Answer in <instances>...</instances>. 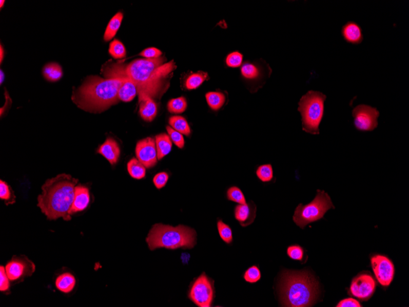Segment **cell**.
I'll return each mask as SVG.
<instances>
[{
    "mask_svg": "<svg viewBox=\"0 0 409 307\" xmlns=\"http://www.w3.org/2000/svg\"><path fill=\"white\" fill-rule=\"evenodd\" d=\"M157 104L152 98H146L139 103V114L145 121H153L157 115Z\"/></svg>",
    "mask_w": 409,
    "mask_h": 307,
    "instance_id": "obj_19",
    "label": "cell"
},
{
    "mask_svg": "<svg viewBox=\"0 0 409 307\" xmlns=\"http://www.w3.org/2000/svg\"><path fill=\"white\" fill-rule=\"evenodd\" d=\"M379 110L375 107L361 104L353 110L354 126L358 131H372L378 126Z\"/></svg>",
    "mask_w": 409,
    "mask_h": 307,
    "instance_id": "obj_10",
    "label": "cell"
},
{
    "mask_svg": "<svg viewBox=\"0 0 409 307\" xmlns=\"http://www.w3.org/2000/svg\"><path fill=\"white\" fill-rule=\"evenodd\" d=\"M169 176L166 172H160L157 174L153 178V183L158 189H161L166 185Z\"/></svg>",
    "mask_w": 409,
    "mask_h": 307,
    "instance_id": "obj_40",
    "label": "cell"
},
{
    "mask_svg": "<svg viewBox=\"0 0 409 307\" xmlns=\"http://www.w3.org/2000/svg\"><path fill=\"white\" fill-rule=\"evenodd\" d=\"M287 254L288 257L294 260L303 261L304 258V250L300 245H291L288 246L287 250Z\"/></svg>",
    "mask_w": 409,
    "mask_h": 307,
    "instance_id": "obj_38",
    "label": "cell"
},
{
    "mask_svg": "<svg viewBox=\"0 0 409 307\" xmlns=\"http://www.w3.org/2000/svg\"><path fill=\"white\" fill-rule=\"evenodd\" d=\"M206 100L211 109L217 111L223 107L226 101V97L220 91H210L205 94Z\"/></svg>",
    "mask_w": 409,
    "mask_h": 307,
    "instance_id": "obj_25",
    "label": "cell"
},
{
    "mask_svg": "<svg viewBox=\"0 0 409 307\" xmlns=\"http://www.w3.org/2000/svg\"><path fill=\"white\" fill-rule=\"evenodd\" d=\"M177 68L175 62L165 63V58L138 59L127 65L113 64L104 71L106 79L126 78L137 87L139 102L147 98L159 100L166 92L168 78Z\"/></svg>",
    "mask_w": 409,
    "mask_h": 307,
    "instance_id": "obj_1",
    "label": "cell"
},
{
    "mask_svg": "<svg viewBox=\"0 0 409 307\" xmlns=\"http://www.w3.org/2000/svg\"><path fill=\"white\" fill-rule=\"evenodd\" d=\"M5 269L10 281H19L31 277L35 272L36 266L26 256H21L12 258L6 264Z\"/></svg>",
    "mask_w": 409,
    "mask_h": 307,
    "instance_id": "obj_11",
    "label": "cell"
},
{
    "mask_svg": "<svg viewBox=\"0 0 409 307\" xmlns=\"http://www.w3.org/2000/svg\"><path fill=\"white\" fill-rule=\"evenodd\" d=\"M169 125L176 131L183 135L189 136L191 135V128L187 120L183 117L174 116L169 119Z\"/></svg>",
    "mask_w": 409,
    "mask_h": 307,
    "instance_id": "obj_28",
    "label": "cell"
},
{
    "mask_svg": "<svg viewBox=\"0 0 409 307\" xmlns=\"http://www.w3.org/2000/svg\"><path fill=\"white\" fill-rule=\"evenodd\" d=\"M210 79L207 72L198 71L195 73H189L184 79V88L186 90H192L198 88L206 81Z\"/></svg>",
    "mask_w": 409,
    "mask_h": 307,
    "instance_id": "obj_20",
    "label": "cell"
},
{
    "mask_svg": "<svg viewBox=\"0 0 409 307\" xmlns=\"http://www.w3.org/2000/svg\"><path fill=\"white\" fill-rule=\"evenodd\" d=\"M376 287V281L372 275L363 273L358 275L352 281L349 291L353 296L366 301L372 297Z\"/></svg>",
    "mask_w": 409,
    "mask_h": 307,
    "instance_id": "obj_13",
    "label": "cell"
},
{
    "mask_svg": "<svg viewBox=\"0 0 409 307\" xmlns=\"http://www.w3.org/2000/svg\"><path fill=\"white\" fill-rule=\"evenodd\" d=\"M109 52L110 55L115 59L124 58L126 54L124 45L117 40H115L110 43Z\"/></svg>",
    "mask_w": 409,
    "mask_h": 307,
    "instance_id": "obj_31",
    "label": "cell"
},
{
    "mask_svg": "<svg viewBox=\"0 0 409 307\" xmlns=\"http://www.w3.org/2000/svg\"><path fill=\"white\" fill-rule=\"evenodd\" d=\"M5 1H3V0H1L0 1V8H2L3 7V5L5 4Z\"/></svg>",
    "mask_w": 409,
    "mask_h": 307,
    "instance_id": "obj_45",
    "label": "cell"
},
{
    "mask_svg": "<svg viewBox=\"0 0 409 307\" xmlns=\"http://www.w3.org/2000/svg\"><path fill=\"white\" fill-rule=\"evenodd\" d=\"M140 55L148 59H158L161 57L162 52L155 47H150L143 50Z\"/></svg>",
    "mask_w": 409,
    "mask_h": 307,
    "instance_id": "obj_41",
    "label": "cell"
},
{
    "mask_svg": "<svg viewBox=\"0 0 409 307\" xmlns=\"http://www.w3.org/2000/svg\"><path fill=\"white\" fill-rule=\"evenodd\" d=\"M123 18V14L121 12H118L114 15L108 24L105 33H104V41H109L116 35L117 31L121 26Z\"/></svg>",
    "mask_w": 409,
    "mask_h": 307,
    "instance_id": "obj_24",
    "label": "cell"
},
{
    "mask_svg": "<svg viewBox=\"0 0 409 307\" xmlns=\"http://www.w3.org/2000/svg\"><path fill=\"white\" fill-rule=\"evenodd\" d=\"M187 108V101L183 97L171 100L167 104L168 110L172 113H182L185 111Z\"/></svg>",
    "mask_w": 409,
    "mask_h": 307,
    "instance_id": "obj_29",
    "label": "cell"
},
{
    "mask_svg": "<svg viewBox=\"0 0 409 307\" xmlns=\"http://www.w3.org/2000/svg\"><path fill=\"white\" fill-rule=\"evenodd\" d=\"M0 198L4 200L6 205L13 204L15 202V196L13 190L5 182L0 181Z\"/></svg>",
    "mask_w": 409,
    "mask_h": 307,
    "instance_id": "obj_30",
    "label": "cell"
},
{
    "mask_svg": "<svg viewBox=\"0 0 409 307\" xmlns=\"http://www.w3.org/2000/svg\"><path fill=\"white\" fill-rule=\"evenodd\" d=\"M281 299L285 306H311L318 296V284L307 271H287L282 276Z\"/></svg>",
    "mask_w": 409,
    "mask_h": 307,
    "instance_id": "obj_4",
    "label": "cell"
},
{
    "mask_svg": "<svg viewBox=\"0 0 409 307\" xmlns=\"http://www.w3.org/2000/svg\"><path fill=\"white\" fill-rule=\"evenodd\" d=\"M256 210V205L252 202L247 204H239L235 208V217L241 226H248L255 220Z\"/></svg>",
    "mask_w": 409,
    "mask_h": 307,
    "instance_id": "obj_15",
    "label": "cell"
},
{
    "mask_svg": "<svg viewBox=\"0 0 409 307\" xmlns=\"http://www.w3.org/2000/svg\"><path fill=\"white\" fill-rule=\"evenodd\" d=\"M326 99L325 94L316 91H309L301 98L298 110L302 116L304 131L310 135L319 134Z\"/></svg>",
    "mask_w": 409,
    "mask_h": 307,
    "instance_id": "obj_6",
    "label": "cell"
},
{
    "mask_svg": "<svg viewBox=\"0 0 409 307\" xmlns=\"http://www.w3.org/2000/svg\"><path fill=\"white\" fill-rule=\"evenodd\" d=\"M97 153L106 158L111 165H114L120 158V148L115 139L112 138H107L105 142L98 148Z\"/></svg>",
    "mask_w": 409,
    "mask_h": 307,
    "instance_id": "obj_17",
    "label": "cell"
},
{
    "mask_svg": "<svg viewBox=\"0 0 409 307\" xmlns=\"http://www.w3.org/2000/svg\"><path fill=\"white\" fill-rule=\"evenodd\" d=\"M10 289V280L6 274L5 267H0V291L7 292Z\"/></svg>",
    "mask_w": 409,
    "mask_h": 307,
    "instance_id": "obj_39",
    "label": "cell"
},
{
    "mask_svg": "<svg viewBox=\"0 0 409 307\" xmlns=\"http://www.w3.org/2000/svg\"><path fill=\"white\" fill-rule=\"evenodd\" d=\"M167 131L168 135L170 136L171 140L176 144L177 147H178L181 149L185 147V139H184L183 136L180 132L177 131L175 129H173L170 126H167Z\"/></svg>",
    "mask_w": 409,
    "mask_h": 307,
    "instance_id": "obj_36",
    "label": "cell"
},
{
    "mask_svg": "<svg viewBox=\"0 0 409 307\" xmlns=\"http://www.w3.org/2000/svg\"><path fill=\"white\" fill-rule=\"evenodd\" d=\"M43 74L47 81L56 82L62 78L63 73L60 65L55 63H50L44 66Z\"/></svg>",
    "mask_w": 409,
    "mask_h": 307,
    "instance_id": "obj_26",
    "label": "cell"
},
{
    "mask_svg": "<svg viewBox=\"0 0 409 307\" xmlns=\"http://www.w3.org/2000/svg\"><path fill=\"white\" fill-rule=\"evenodd\" d=\"M155 142H156L158 160H161L170 152L172 147V141L169 135L162 133L156 136Z\"/></svg>",
    "mask_w": 409,
    "mask_h": 307,
    "instance_id": "obj_21",
    "label": "cell"
},
{
    "mask_svg": "<svg viewBox=\"0 0 409 307\" xmlns=\"http://www.w3.org/2000/svg\"><path fill=\"white\" fill-rule=\"evenodd\" d=\"M217 227L222 240L227 244H230L233 240L232 231L230 227L222 220L218 221Z\"/></svg>",
    "mask_w": 409,
    "mask_h": 307,
    "instance_id": "obj_33",
    "label": "cell"
},
{
    "mask_svg": "<svg viewBox=\"0 0 409 307\" xmlns=\"http://www.w3.org/2000/svg\"><path fill=\"white\" fill-rule=\"evenodd\" d=\"M256 175L263 182H269L274 178V170L271 164H264L256 170Z\"/></svg>",
    "mask_w": 409,
    "mask_h": 307,
    "instance_id": "obj_32",
    "label": "cell"
},
{
    "mask_svg": "<svg viewBox=\"0 0 409 307\" xmlns=\"http://www.w3.org/2000/svg\"><path fill=\"white\" fill-rule=\"evenodd\" d=\"M135 154L137 159L146 168L157 165L158 160L155 139L147 138L139 141L136 145Z\"/></svg>",
    "mask_w": 409,
    "mask_h": 307,
    "instance_id": "obj_14",
    "label": "cell"
},
{
    "mask_svg": "<svg viewBox=\"0 0 409 307\" xmlns=\"http://www.w3.org/2000/svg\"><path fill=\"white\" fill-rule=\"evenodd\" d=\"M124 79L125 81L122 86L119 88V98L120 101H124V102H130V101L134 100V98L138 94L137 87L129 79Z\"/></svg>",
    "mask_w": 409,
    "mask_h": 307,
    "instance_id": "obj_22",
    "label": "cell"
},
{
    "mask_svg": "<svg viewBox=\"0 0 409 307\" xmlns=\"http://www.w3.org/2000/svg\"><path fill=\"white\" fill-rule=\"evenodd\" d=\"M227 197L229 201L239 204H247L246 198L242 190L237 186H232L228 189Z\"/></svg>",
    "mask_w": 409,
    "mask_h": 307,
    "instance_id": "obj_34",
    "label": "cell"
},
{
    "mask_svg": "<svg viewBox=\"0 0 409 307\" xmlns=\"http://www.w3.org/2000/svg\"><path fill=\"white\" fill-rule=\"evenodd\" d=\"M243 278L246 282L249 283H257L261 280V271L256 265H252V266L247 269L245 274H244Z\"/></svg>",
    "mask_w": 409,
    "mask_h": 307,
    "instance_id": "obj_35",
    "label": "cell"
},
{
    "mask_svg": "<svg viewBox=\"0 0 409 307\" xmlns=\"http://www.w3.org/2000/svg\"><path fill=\"white\" fill-rule=\"evenodd\" d=\"M196 231L188 226L156 224L148 233L146 242L151 250L160 248L189 249L196 245Z\"/></svg>",
    "mask_w": 409,
    "mask_h": 307,
    "instance_id": "obj_5",
    "label": "cell"
},
{
    "mask_svg": "<svg viewBox=\"0 0 409 307\" xmlns=\"http://www.w3.org/2000/svg\"><path fill=\"white\" fill-rule=\"evenodd\" d=\"M90 195L89 189L86 186L79 185L75 186L74 201L69 214L73 215L84 211L89 205Z\"/></svg>",
    "mask_w": 409,
    "mask_h": 307,
    "instance_id": "obj_16",
    "label": "cell"
},
{
    "mask_svg": "<svg viewBox=\"0 0 409 307\" xmlns=\"http://www.w3.org/2000/svg\"><path fill=\"white\" fill-rule=\"evenodd\" d=\"M371 264L378 282L384 287L389 286L395 272L394 264L391 259L385 256L377 255L371 258Z\"/></svg>",
    "mask_w": 409,
    "mask_h": 307,
    "instance_id": "obj_12",
    "label": "cell"
},
{
    "mask_svg": "<svg viewBox=\"0 0 409 307\" xmlns=\"http://www.w3.org/2000/svg\"><path fill=\"white\" fill-rule=\"evenodd\" d=\"M76 280L74 275L65 273L56 278L55 286L60 291L65 294L70 293L74 289Z\"/></svg>",
    "mask_w": 409,
    "mask_h": 307,
    "instance_id": "obj_23",
    "label": "cell"
},
{
    "mask_svg": "<svg viewBox=\"0 0 409 307\" xmlns=\"http://www.w3.org/2000/svg\"><path fill=\"white\" fill-rule=\"evenodd\" d=\"M124 81L122 78L104 79L92 75L74 91L72 100L85 111L103 112L119 102V90Z\"/></svg>",
    "mask_w": 409,
    "mask_h": 307,
    "instance_id": "obj_2",
    "label": "cell"
},
{
    "mask_svg": "<svg viewBox=\"0 0 409 307\" xmlns=\"http://www.w3.org/2000/svg\"><path fill=\"white\" fill-rule=\"evenodd\" d=\"M0 75H1V76H0V83H1V84H2L3 81H5V73H4V72H3V71L2 70H1V71H0Z\"/></svg>",
    "mask_w": 409,
    "mask_h": 307,
    "instance_id": "obj_44",
    "label": "cell"
},
{
    "mask_svg": "<svg viewBox=\"0 0 409 307\" xmlns=\"http://www.w3.org/2000/svg\"><path fill=\"white\" fill-rule=\"evenodd\" d=\"M243 56L239 52H233L228 55L226 58V64L230 68H239L243 64Z\"/></svg>",
    "mask_w": 409,
    "mask_h": 307,
    "instance_id": "obj_37",
    "label": "cell"
},
{
    "mask_svg": "<svg viewBox=\"0 0 409 307\" xmlns=\"http://www.w3.org/2000/svg\"><path fill=\"white\" fill-rule=\"evenodd\" d=\"M342 35L347 43L359 44L362 43L363 35L359 25L354 22H348L342 28Z\"/></svg>",
    "mask_w": 409,
    "mask_h": 307,
    "instance_id": "obj_18",
    "label": "cell"
},
{
    "mask_svg": "<svg viewBox=\"0 0 409 307\" xmlns=\"http://www.w3.org/2000/svg\"><path fill=\"white\" fill-rule=\"evenodd\" d=\"M3 53H4V50H3V47L1 45V47H0V62H1V63L3 62V58H4V54H3Z\"/></svg>",
    "mask_w": 409,
    "mask_h": 307,
    "instance_id": "obj_43",
    "label": "cell"
},
{
    "mask_svg": "<svg viewBox=\"0 0 409 307\" xmlns=\"http://www.w3.org/2000/svg\"><path fill=\"white\" fill-rule=\"evenodd\" d=\"M272 69L265 60L246 61L241 66V75L248 89L256 93L270 77Z\"/></svg>",
    "mask_w": 409,
    "mask_h": 307,
    "instance_id": "obj_8",
    "label": "cell"
},
{
    "mask_svg": "<svg viewBox=\"0 0 409 307\" xmlns=\"http://www.w3.org/2000/svg\"><path fill=\"white\" fill-rule=\"evenodd\" d=\"M78 182V179L66 174L46 180L42 186V193L38 196L37 206L47 219L55 220L62 218L65 221L71 220L69 211Z\"/></svg>",
    "mask_w": 409,
    "mask_h": 307,
    "instance_id": "obj_3",
    "label": "cell"
},
{
    "mask_svg": "<svg viewBox=\"0 0 409 307\" xmlns=\"http://www.w3.org/2000/svg\"><path fill=\"white\" fill-rule=\"evenodd\" d=\"M337 307H361L362 305L356 299L353 298H347L341 300L337 305Z\"/></svg>",
    "mask_w": 409,
    "mask_h": 307,
    "instance_id": "obj_42",
    "label": "cell"
},
{
    "mask_svg": "<svg viewBox=\"0 0 409 307\" xmlns=\"http://www.w3.org/2000/svg\"><path fill=\"white\" fill-rule=\"evenodd\" d=\"M127 169L133 179L141 180L146 175V167L137 158H132L127 164Z\"/></svg>",
    "mask_w": 409,
    "mask_h": 307,
    "instance_id": "obj_27",
    "label": "cell"
},
{
    "mask_svg": "<svg viewBox=\"0 0 409 307\" xmlns=\"http://www.w3.org/2000/svg\"><path fill=\"white\" fill-rule=\"evenodd\" d=\"M213 282L203 273L197 278L189 290V298L197 306H211L214 300Z\"/></svg>",
    "mask_w": 409,
    "mask_h": 307,
    "instance_id": "obj_9",
    "label": "cell"
},
{
    "mask_svg": "<svg viewBox=\"0 0 409 307\" xmlns=\"http://www.w3.org/2000/svg\"><path fill=\"white\" fill-rule=\"evenodd\" d=\"M332 199L328 193L318 190L315 199L306 205L299 204L296 208L293 220L301 228L310 223L318 221L324 216L331 208H334Z\"/></svg>",
    "mask_w": 409,
    "mask_h": 307,
    "instance_id": "obj_7",
    "label": "cell"
}]
</instances>
